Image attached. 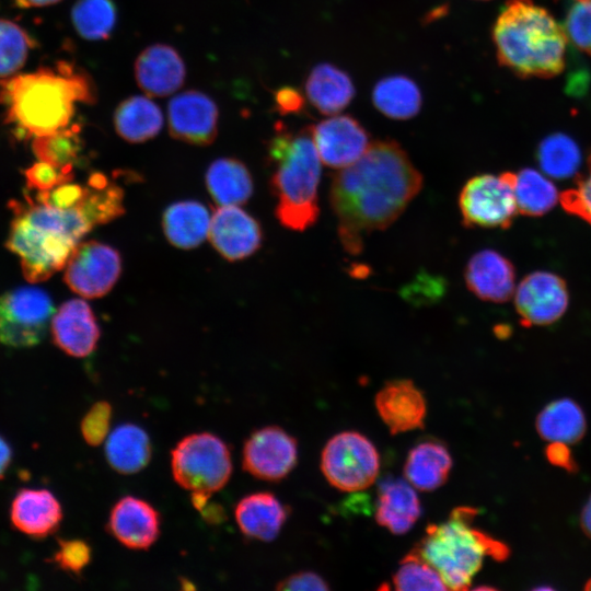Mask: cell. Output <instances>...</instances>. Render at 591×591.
I'll return each mask as SVG.
<instances>
[{
  "label": "cell",
  "mask_w": 591,
  "mask_h": 591,
  "mask_svg": "<svg viewBox=\"0 0 591 591\" xmlns=\"http://www.w3.org/2000/svg\"><path fill=\"white\" fill-rule=\"evenodd\" d=\"M420 502L414 487L403 479H385L376 499V522L394 534L409 531L420 515Z\"/></svg>",
  "instance_id": "cell-24"
},
{
  "label": "cell",
  "mask_w": 591,
  "mask_h": 591,
  "mask_svg": "<svg viewBox=\"0 0 591 591\" xmlns=\"http://www.w3.org/2000/svg\"><path fill=\"white\" fill-rule=\"evenodd\" d=\"M565 32L577 48L591 55V0L577 1L570 7Z\"/></svg>",
  "instance_id": "cell-41"
},
{
  "label": "cell",
  "mask_w": 591,
  "mask_h": 591,
  "mask_svg": "<svg viewBox=\"0 0 591 591\" xmlns=\"http://www.w3.org/2000/svg\"><path fill=\"white\" fill-rule=\"evenodd\" d=\"M547 457L553 464L567 470H572L575 466L567 444L564 443L551 442L547 447Z\"/></svg>",
  "instance_id": "cell-48"
},
{
  "label": "cell",
  "mask_w": 591,
  "mask_h": 591,
  "mask_svg": "<svg viewBox=\"0 0 591 591\" xmlns=\"http://www.w3.org/2000/svg\"><path fill=\"white\" fill-rule=\"evenodd\" d=\"M477 510L455 508L449 519L430 524L415 548L432 566L450 590H465L482 568L484 559L503 560L508 547L473 526Z\"/></svg>",
  "instance_id": "cell-6"
},
{
  "label": "cell",
  "mask_w": 591,
  "mask_h": 591,
  "mask_svg": "<svg viewBox=\"0 0 591 591\" xmlns=\"http://www.w3.org/2000/svg\"><path fill=\"white\" fill-rule=\"evenodd\" d=\"M24 174L30 189L46 192L71 182L73 178V166L58 167L50 163L38 161L30 166Z\"/></svg>",
  "instance_id": "cell-44"
},
{
  "label": "cell",
  "mask_w": 591,
  "mask_h": 591,
  "mask_svg": "<svg viewBox=\"0 0 591 591\" xmlns=\"http://www.w3.org/2000/svg\"><path fill=\"white\" fill-rule=\"evenodd\" d=\"M82 147L79 128L76 125L34 137L32 146L38 161L58 167L73 166Z\"/></svg>",
  "instance_id": "cell-37"
},
{
  "label": "cell",
  "mask_w": 591,
  "mask_h": 591,
  "mask_svg": "<svg viewBox=\"0 0 591 591\" xmlns=\"http://www.w3.org/2000/svg\"><path fill=\"white\" fill-rule=\"evenodd\" d=\"M372 102L384 116L406 120L420 112L422 96L413 79L404 74H393L375 83L372 90Z\"/></svg>",
  "instance_id": "cell-29"
},
{
  "label": "cell",
  "mask_w": 591,
  "mask_h": 591,
  "mask_svg": "<svg viewBox=\"0 0 591 591\" xmlns=\"http://www.w3.org/2000/svg\"><path fill=\"white\" fill-rule=\"evenodd\" d=\"M559 202L565 211L591 224V152L584 171L577 174L573 187L560 193Z\"/></svg>",
  "instance_id": "cell-40"
},
{
  "label": "cell",
  "mask_w": 591,
  "mask_h": 591,
  "mask_svg": "<svg viewBox=\"0 0 591 591\" xmlns=\"http://www.w3.org/2000/svg\"><path fill=\"white\" fill-rule=\"evenodd\" d=\"M297 460L296 438L278 426L254 430L242 449L244 471L262 480L283 479L294 468Z\"/></svg>",
  "instance_id": "cell-12"
},
{
  "label": "cell",
  "mask_w": 591,
  "mask_h": 591,
  "mask_svg": "<svg viewBox=\"0 0 591 591\" xmlns=\"http://www.w3.org/2000/svg\"><path fill=\"white\" fill-rule=\"evenodd\" d=\"M375 407L392 434L424 427L426 399L412 380L387 382L375 395Z\"/></svg>",
  "instance_id": "cell-19"
},
{
  "label": "cell",
  "mask_w": 591,
  "mask_h": 591,
  "mask_svg": "<svg viewBox=\"0 0 591 591\" xmlns=\"http://www.w3.org/2000/svg\"><path fill=\"white\" fill-rule=\"evenodd\" d=\"M173 138L196 146L210 144L218 132L219 112L207 94L190 90L175 95L167 105Z\"/></svg>",
  "instance_id": "cell-15"
},
{
  "label": "cell",
  "mask_w": 591,
  "mask_h": 591,
  "mask_svg": "<svg viewBox=\"0 0 591 591\" xmlns=\"http://www.w3.org/2000/svg\"><path fill=\"white\" fill-rule=\"evenodd\" d=\"M10 519L20 532L34 538H44L59 528L62 508L50 490L23 488L13 498Z\"/></svg>",
  "instance_id": "cell-22"
},
{
  "label": "cell",
  "mask_w": 591,
  "mask_h": 591,
  "mask_svg": "<svg viewBox=\"0 0 591 591\" xmlns=\"http://www.w3.org/2000/svg\"><path fill=\"white\" fill-rule=\"evenodd\" d=\"M277 590L304 591V590H328L326 581L316 572L301 571L293 573L276 586Z\"/></svg>",
  "instance_id": "cell-46"
},
{
  "label": "cell",
  "mask_w": 591,
  "mask_h": 591,
  "mask_svg": "<svg viewBox=\"0 0 591 591\" xmlns=\"http://www.w3.org/2000/svg\"><path fill=\"white\" fill-rule=\"evenodd\" d=\"M513 190L518 213L538 217L559 202L556 186L543 172L523 169L513 173Z\"/></svg>",
  "instance_id": "cell-33"
},
{
  "label": "cell",
  "mask_w": 591,
  "mask_h": 591,
  "mask_svg": "<svg viewBox=\"0 0 591 591\" xmlns=\"http://www.w3.org/2000/svg\"><path fill=\"white\" fill-rule=\"evenodd\" d=\"M32 42L18 24L0 20V80L14 76L24 65Z\"/></svg>",
  "instance_id": "cell-39"
},
{
  "label": "cell",
  "mask_w": 591,
  "mask_h": 591,
  "mask_svg": "<svg viewBox=\"0 0 591 591\" xmlns=\"http://www.w3.org/2000/svg\"><path fill=\"white\" fill-rule=\"evenodd\" d=\"M394 588L409 590H449L437 570L414 547L401 561L393 576Z\"/></svg>",
  "instance_id": "cell-38"
},
{
  "label": "cell",
  "mask_w": 591,
  "mask_h": 591,
  "mask_svg": "<svg viewBox=\"0 0 591 591\" xmlns=\"http://www.w3.org/2000/svg\"><path fill=\"white\" fill-rule=\"evenodd\" d=\"M121 271L119 253L111 245L89 241L79 243L66 264L65 282L85 298L105 296Z\"/></svg>",
  "instance_id": "cell-11"
},
{
  "label": "cell",
  "mask_w": 591,
  "mask_h": 591,
  "mask_svg": "<svg viewBox=\"0 0 591 591\" xmlns=\"http://www.w3.org/2000/svg\"><path fill=\"white\" fill-rule=\"evenodd\" d=\"M208 235L213 247L229 260L251 256L263 241L257 220L233 205L217 209L210 220Z\"/></svg>",
  "instance_id": "cell-16"
},
{
  "label": "cell",
  "mask_w": 591,
  "mask_h": 591,
  "mask_svg": "<svg viewBox=\"0 0 591 591\" xmlns=\"http://www.w3.org/2000/svg\"><path fill=\"white\" fill-rule=\"evenodd\" d=\"M16 3L23 8H39L50 5L59 2L60 0H15Z\"/></svg>",
  "instance_id": "cell-51"
},
{
  "label": "cell",
  "mask_w": 591,
  "mask_h": 591,
  "mask_svg": "<svg viewBox=\"0 0 591 591\" xmlns=\"http://www.w3.org/2000/svg\"><path fill=\"white\" fill-rule=\"evenodd\" d=\"M77 33L84 39H107L117 21L113 0H78L71 10Z\"/></svg>",
  "instance_id": "cell-36"
},
{
  "label": "cell",
  "mask_w": 591,
  "mask_h": 591,
  "mask_svg": "<svg viewBox=\"0 0 591 591\" xmlns=\"http://www.w3.org/2000/svg\"><path fill=\"white\" fill-rule=\"evenodd\" d=\"M541 170L548 177L564 179L573 176L581 164V152L572 138L565 134L545 137L537 149Z\"/></svg>",
  "instance_id": "cell-35"
},
{
  "label": "cell",
  "mask_w": 591,
  "mask_h": 591,
  "mask_svg": "<svg viewBox=\"0 0 591 591\" xmlns=\"http://www.w3.org/2000/svg\"><path fill=\"white\" fill-rule=\"evenodd\" d=\"M107 530L127 548L148 549L160 536L161 517L148 501L125 496L113 506Z\"/></svg>",
  "instance_id": "cell-17"
},
{
  "label": "cell",
  "mask_w": 591,
  "mask_h": 591,
  "mask_svg": "<svg viewBox=\"0 0 591 591\" xmlns=\"http://www.w3.org/2000/svg\"><path fill=\"white\" fill-rule=\"evenodd\" d=\"M451 467L452 457L442 443L424 441L409 451L404 476L414 488L431 491L447 482Z\"/></svg>",
  "instance_id": "cell-27"
},
{
  "label": "cell",
  "mask_w": 591,
  "mask_h": 591,
  "mask_svg": "<svg viewBox=\"0 0 591 591\" xmlns=\"http://www.w3.org/2000/svg\"><path fill=\"white\" fill-rule=\"evenodd\" d=\"M234 514L239 529L246 537L269 542L281 531L288 509L274 494L258 491L243 497Z\"/></svg>",
  "instance_id": "cell-23"
},
{
  "label": "cell",
  "mask_w": 591,
  "mask_h": 591,
  "mask_svg": "<svg viewBox=\"0 0 591 591\" xmlns=\"http://www.w3.org/2000/svg\"><path fill=\"white\" fill-rule=\"evenodd\" d=\"M206 185L213 200L221 206L242 205L253 193L247 167L233 158L213 161L206 173Z\"/></svg>",
  "instance_id": "cell-31"
},
{
  "label": "cell",
  "mask_w": 591,
  "mask_h": 591,
  "mask_svg": "<svg viewBox=\"0 0 591 591\" xmlns=\"http://www.w3.org/2000/svg\"><path fill=\"white\" fill-rule=\"evenodd\" d=\"M498 62L521 78H553L565 68L567 35L532 0H507L493 27Z\"/></svg>",
  "instance_id": "cell-4"
},
{
  "label": "cell",
  "mask_w": 591,
  "mask_h": 591,
  "mask_svg": "<svg viewBox=\"0 0 591 591\" xmlns=\"http://www.w3.org/2000/svg\"><path fill=\"white\" fill-rule=\"evenodd\" d=\"M514 306L525 326L548 325L559 320L569 303L566 281L551 271H534L515 287Z\"/></svg>",
  "instance_id": "cell-13"
},
{
  "label": "cell",
  "mask_w": 591,
  "mask_h": 591,
  "mask_svg": "<svg viewBox=\"0 0 591 591\" xmlns=\"http://www.w3.org/2000/svg\"><path fill=\"white\" fill-rule=\"evenodd\" d=\"M321 468L335 488L359 491L375 482L380 456L367 437L357 431H344L332 437L325 444Z\"/></svg>",
  "instance_id": "cell-8"
},
{
  "label": "cell",
  "mask_w": 591,
  "mask_h": 591,
  "mask_svg": "<svg viewBox=\"0 0 591 591\" xmlns=\"http://www.w3.org/2000/svg\"><path fill=\"white\" fill-rule=\"evenodd\" d=\"M92 548L88 542L81 538L58 540V548L53 555V561L61 570L80 575L90 564Z\"/></svg>",
  "instance_id": "cell-43"
},
{
  "label": "cell",
  "mask_w": 591,
  "mask_h": 591,
  "mask_svg": "<svg viewBox=\"0 0 591 591\" xmlns=\"http://www.w3.org/2000/svg\"><path fill=\"white\" fill-rule=\"evenodd\" d=\"M540 436L548 442L575 443L586 431V418L578 404L569 398L549 403L536 421Z\"/></svg>",
  "instance_id": "cell-32"
},
{
  "label": "cell",
  "mask_w": 591,
  "mask_h": 591,
  "mask_svg": "<svg viewBox=\"0 0 591 591\" xmlns=\"http://www.w3.org/2000/svg\"><path fill=\"white\" fill-rule=\"evenodd\" d=\"M462 223L467 228L510 227L518 213L513 172L471 177L459 195Z\"/></svg>",
  "instance_id": "cell-9"
},
{
  "label": "cell",
  "mask_w": 591,
  "mask_h": 591,
  "mask_svg": "<svg viewBox=\"0 0 591 591\" xmlns=\"http://www.w3.org/2000/svg\"><path fill=\"white\" fill-rule=\"evenodd\" d=\"M13 219L7 247L21 263L24 278L48 279L66 266L79 241L93 228L79 207L58 208L25 196L11 205Z\"/></svg>",
  "instance_id": "cell-3"
},
{
  "label": "cell",
  "mask_w": 591,
  "mask_h": 591,
  "mask_svg": "<svg viewBox=\"0 0 591 591\" xmlns=\"http://www.w3.org/2000/svg\"><path fill=\"white\" fill-rule=\"evenodd\" d=\"M576 1H583V0H576Z\"/></svg>",
  "instance_id": "cell-53"
},
{
  "label": "cell",
  "mask_w": 591,
  "mask_h": 591,
  "mask_svg": "<svg viewBox=\"0 0 591 591\" xmlns=\"http://www.w3.org/2000/svg\"><path fill=\"white\" fill-rule=\"evenodd\" d=\"M55 344L66 354L82 358L91 355L100 339V327L86 302L71 299L51 318Z\"/></svg>",
  "instance_id": "cell-20"
},
{
  "label": "cell",
  "mask_w": 591,
  "mask_h": 591,
  "mask_svg": "<svg viewBox=\"0 0 591 591\" xmlns=\"http://www.w3.org/2000/svg\"><path fill=\"white\" fill-rule=\"evenodd\" d=\"M355 92L349 74L328 62L316 65L305 81L308 100L324 115L340 113L352 101Z\"/></svg>",
  "instance_id": "cell-25"
},
{
  "label": "cell",
  "mask_w": 591,
  "mask_h": 591,
  "mask_svg": "<svg viewBox=\"0 0 591 591\" xmlns=\"http://www.w3.org/2000/svg\"><path fill=\"white\" fill-rule=\"evenodd\" d=\"M120 187L100 172L88 181L86 195L79 205L92 225L107 223L125 212Z\"/></svg>",
  "instance_id": "cell-34"
},
{
  "label": "cell",
  "mask_w": 591,
  "mask_h": 591,
  "mask_svg": "<svg viewBox=\"0 0 591 591\" xmlns=\"http://www.w3.org/2000/svg\"><path fill=\"white\" fill-rule=\"evenodd\" d=\"M113 417V407L106 401L94 403L84 414L80 429L84 441L92 447L105 442Z\"/></svg>",
  "instance_id": "cell-42"
},
{
  "label": "cell",
  "mask_w": 591,
  "mask_h": 591,
  "mask_svg": "<svg viewBox=\"0 0 591 591\" xmlns=\"http://www.w3.org/2000/svg\"><path fill=\"white\" fill-rule=\"evenodd\" d=\"M277 111L282 114H297L304 108V99L302 93L292 86H283L275 94Z\"/></svg>",
  "instance_id": "cell-47"
},
{
  "label": "cell",
  "mask_w": 591,
  "mask_h": 591,
  "mask_svg": "<svg viewBox=\"0 0 591 591\" xmlns=\"http://www.w3.org/2000/svg\"><path fill=\"white\" fill-rule=\"evenodd\" d=\"M163 125L160 107L147 96L135 95L123 101L115 111L114 126L128 142L139 143L155 137Z\"/></svg>",
  "instance_id": "cell-30"
},
{
  "label": "cell",
  "mask_w": 591,
  "mask_h": 591,
  "mask_svg": "<svg viewBox=\"0 0 591 591\" xmlns=\"http://www.w3.org/2000/svg\"><path fill=\"white\" fill-rule=\"evenodd\" d=\"M136 81L151 96H166L177 91L186 77L181 55L165 44H154L143 49L135 63Z\"/></svg>",
  "instance_id": "cell-21"
},
{
  "label": "cell",
  "mask_w": 591,
  "mask_h": 591,
  "mask_svg": "<svg viewBox=\"0 0 591 591\" xmlns=\"http://www.w3.org/2000/svg\"><path fill=\"white\" fill-rule=\"evenodd\" d=\"M311 130L321 161L331 169L351 165L371 144L369 132L350 115L324 119Z\"/></svg>",
  "instance_id": "cell-14"
},
{
  "label": "cell",
  "mask_w": 591,
  "mask_h": 591,
  "mask_svg": "<svg viewBox=\"0 0 591 591\" xmlns=\"http://www.w3.org/2000/svg\"><path fill=\"white\" fill-rule=\"evenodd\" d=\"M467 289L483 301L502 303L513 297L515 271L512 263L494 250L476 252L464 269Z\"/></svg>",
  "instance_id": "cell-18"
},
{
  "label": "cell",
  "mask_w": 591,
  "mask_h": 591,
  "mask_svg": "<svg viewBox=\"0 0 591 591\" xmlns=\"http://www.w3.org/2000/svg\"><path fill=\"white\" fill-rule=\"evenodd\" d=\"M95 101L92 79L66 61L0 80L7 121L27 136H43L69 126L77 103Z\"/></svg>",
  "instance_id": "cell-2"
},
{
  "label": "cell",
  "mask_w": 591,
  "mask_h": 591,
  "mask_svg": "<svg viewBox=\"0 0 591 591\" xmlns=\"http://www.w3.org/2000/svg\"><path fill=\"white\" fill-rule=\"evenodd\" d=\"M47 292L37 287H19L0 296V343L12 348L38 345L53 317Z\"/></svg>",
  "instance_id": "cell-10"
},
{
  "label": "cell",
  "mask_w": 591,
  "mask_h": 591,
  "mask_svg": "<svg viewBox=\"0 0 591 591\" xmlns=\"http://www.w3.org/2000/svg\"><path fill=\"white\" fill-rule=\"evenodd\" d=\"M210 220L209 212L201 202L184 200L166 208L162 227L166 239L174 246L190 250L205 240Z\"/></svg>",
  "instance_id": "cell-28"
},
{
  "label": "cell",
  "mask_w": 591,
  "mask_h": 591,
  "mask_svg": "<svg viewBox=\"0 0 591 591\" xmlns=\"http://www.w3.org/2000/svg\"><path fill=\"white\" fill-rule=\"evenodd\" d=\"M586 589L591 590V580L587 583Z\"/></svg>",
  "instance_id": "cell-52"
},
{
  "label": "cell",
  "mask_w": 591,
  "mask_h": 591,
  "mask_svg": "<svg viewBox=\"0 0 591 591\" xmlns=\"http://www.w3.org/2000/svg\"><path fill=\"white\" fill-rule=\"evenodd\" d=\"M104 453L108 465L117 473L136 474L151 460V440L140 426L121 424L105 440Z\"/></svg>",
  "instance_id": "cell-26"
},
{
  "label": "cell",
  "mask_w": 591,
  "mask_h": 591,
  "mask_svg": "<svg viewBox=\"0 0 591 591\" xmlns=\"http://www.w3.org/2000/svg\"><path fill=\"white\" fill-rule=\"evenodd\" d=\"M581 525L586 534L591 537V496L583 507L581 514Z\"/></svg>",
  "instance_id": "cell-50"
},
{
  "label": "cell",
  "mask_w": 591,
  "mask_h": 591,
  "mask_svg": "<svg viewBox=\"0 0 591 591\" xmlns=\"http://www.w3.org/2000/svg\"><path fill=\"white\" fill-rule=\"evenodd\" d=\"M86 195V186L72 184L70 182L61 184L46 192H38L35 199L58 208L78 207Z\"/></svg>",
  "instance_id": "cell-45"
},
{
  "label": "cell",
  "mask_w": 591,
  "mask_h": 591,
  "mask_svg": "<svg viewBox=\"0 0 591 591\" xmlns=\"http://www.w3.org/2000/svg\"><path fill=\"white\" fill-rule=\"evenodd\" d=\"M12 461V449L0 436V478L3 477Z\"/></svg>",
  "instance_id": "cell-49"
},
{
  "label": "cell",
  "mask_w": 591,
  "mask_h": 591,
  "mask_svg": "<svg viewBox=\"0 0 591 591\" xmlns=\"http://www.w3.org/2000/svg\"><path fill=\"white\" fill-rule=\"evenodd\" d=\"M171 468L182 488L212 495L227 485L233 466L230 449L221 438L198 432L177 442L171 452Z\"/></svg>",
  "instance_id": "cell-7"
},
{
  "label": "cell",
  "mask_w": 591,
  "mask_h": 591,
  "mask_svg": "<svg viewBox=\"0 0 591 591\" xmlns=\"http://www.w3.org/2000/svg\"><path fill=\"white\" fill-rule=\"evenodd\" d=\"M424 178L392 139L372 142L363 155L334 174L329 202L343 248L362 252L364 240L389 228L422 188Z\"/></svg>",
  "instance_id": "cell-1"
},
{
  "label": "cell",
  "mask_w": 591,
  "mask_h": 591,
  "mask_svg": "<svg viewBox=\"0 0 591 591\" xmlns=\"http://www.w3.org/2000/svg\"><path fill=\"white\" fill-rule=\"evenodd\" d=\"M274 167L270 187L277 198L276 217L287 229L304 231L318 219L321 158L311 127L278 131L267 147Z\"/></svg>",
  "instance_id": "cell-5"
}]
</instances>
